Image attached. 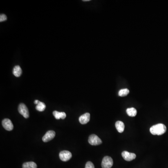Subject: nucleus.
<instances>
[{
	"instance_id": "f257e3e1",
	"label": "nucleus",
	"mask_w": 168,
	"mask_h": 168,
	"mask_svg": "<svg viewBox=\"0 0 168 168\" xmlns=\"http://www.w3.org/2000/svg\"><path fill=\"white\" fill-rule=\"evenodd\" d=\"M166 126L161 123L153 126L150 129V133L153 135H162L166 132Z\"/></svg>"
},
{
	"instance_id": "f03ea898",
	"label": "nucleus",
	"mask_w": 168,
	"mask_h": 168,
	"mask_svg": "<svg viewBox=\"0 0 168 168\" xmlns=\"http://www.w3.org/2000/svg\"><path fill=\"white\" fill-rule=\"evenodd\" d=\"M90 144L94 146H97L102 143V140L96 135L93 134L90 135L88 138Z\"/></svg>"
},
{
	"instance_id": "7ed1b4c3",
	"label": "nucleus",
	"mask_w": 168,
	"mask_h": 168,
	"mask_svg": "<svg viewBox=\"0 0 168 168\" xmlns=\"http://www.w3.org/2000/svg\"><path fill=\"white\" fill-rule=\"evenodd\" d=\"M113 160L109 156H105L102 160L101 167L102 168H111L113 166Z\"/></svg>"
},
{
	"instance_id": "20e7f679",
	"label": "nucleus",
	"mask_w": 168,
	"mask_h": 168,
	"mask_svg": "<svg viewBox=\"0 0 168 168\" xmlns=\"http://www.w3.org/2000/svg\"><path fill=\"white\" fill-rule=\"evenodd\" d=\"M18 112L20 114L27 119L29 117V112L28 108L24 103H20L18 106Z\"/></svg>"
},
{
	"instance_id": "39448f33",
	"label": "nucleus",
	"mask_w": 168,
	"mask_h": 168,
	"mask_svg": "<svg viewBox=\"0 0 168 168\" xmlns=\"http://www.w3.org/2000/svg\"><path fill=\"white\" fill-rule=\"evenodd\" d=\"M59 156L61 161L63 162H67L71 158L72 154L69 151L64 150L60 152Z\"/></svg>"
},
{
	"instance_id": "423d86ee",
	"label": "nucleus",
	"mask_w": 168,
	"mask_h": 168,
	"mask_svg": "<svg viewBox=\"0 0 168 168\" xmlns=\"http://www.w3.org/2000/svg\"><path fill=\"white\" fill-rule=\"evenodd\" d=\"M55 135L56 133L55 131H53V130H49V131H47L45 135L43 136L42 138V140L45 143L49 142L54 138Z\"/></svg>"
},
{
	"instance_id": "0eeeda50",
	"label": "nucleus",
	"mask_w": 168,
	"mask_h": 168,
	"mask_svg": "<svg viewBox=\"0 0 168 168\" xmlns=\"http://www.w3.org/2000/svg\"><path fill=\"white\" fill-rule=\"evenodd\" d=\"M2 125L3 128L7 131H11L13 129L14 126L12 121L9 119H4L2 121Z\"/></svg>"
},
{
	"instance_id": "6e6552de",
	"label": "nucleus",
	"mask_w": 168,
	"mask_h": 168,
	"mask_svg": "<svg viewBox=\"0 0 168 168\" xmlns=\"http://www.w3.org/2000/svg\"><path fill=\"white\" fill-rule=\"evenodd\" d=\"M121 155L124 159L127 161H131L136 158V155L132 153H129L127 151H124L122 152Z\"/></svg>"
},
{
	"instance_id": "1a4fd4ad",
	"label": "nucleus",
	"mask_w": 168,
	"mask_h": 168,
	"mask_svg": "<svg viewBox=\"0 0 168 168\" xmlns=\"http://www.w3.org/2000/svg\"><path fill=\"white\" fill-rule=\"evenodd\" d=\"M90 119V114L89 113H86L82 114L79 118V121L81 124H85L89 121Z\"/></svg>"
},
{
	"instance_id": "9d476101",
	"label": "nucleus",
	"mask_w": 168,
	"mask_h": 168,
	"mask_svg": "<svg viewBox=\"0 0 168 168\" xmlns=\"http://www.w3.org/2000/svg\"><path fill=\"white\" fill-rule=\"evenodd\" d=\"M53 115L56 120H59L60 119H65L66 117V114L65 112H59L57 111H53Z\"/></svg>"
},
{
	"instance_id": "9b49d317",
	"label": "nucleus",
	"mask_w": 168,
	"mask_h": 168,
	"mask_svg": "<svg viewBox=\"0 0 168 168\" xmlns=\"http://www.w3.org/2000/svg\"><path fill=\"white\" fill-rule=\"evenodd\" d=\"M115 127H116L117 131L119 132V133H123L124 130V124L122 121H116V123H115Z\"/></svg>"
},
{
	"instance_id": "f8f14e48",
	"label": "nucleus",
	"mask_w": 168,
	"mask_h": 168,
	"mask_svg": "<svg viewBox=\"0 0 168 168\" xmlns=\"http://www.w3.org/2000/svg\"><path fill=\"white\" fill-rule=\"evenodd\" d=\"M13 74L16 77H20L22 74V70L20 66L19 65L15 66L13 69Z\"/></svg>"
},
{
	"instance_id": "ddd939ff",
	"label": "nucleus",
	"mask_w": 168,
	"mask_h": 168,
	"mask_svg": "<svg viewBox=\"0 0 168 168\" xmlns=\"http://www.w3.org/2000/svg\"><path fill=\"white\" fill-rule=\"evenodd\" d=\"M22 168H37V165L33 162H26L22 164Z\"/></svg>"
},
{
	"instance_id": "4468645a",
	"label": "nucleus",
	"mask_w": 168,
	"mask_h": 168,
	"mask_svg": "<svg viewBox=\"0 0 168 168\" xmlns=\"http://www.w3.org/2000/svg\"><path fill=\"white\" fill-rule=\"evenodd\" d=\"M128 115L131 117H135L137 114V110L134 108H129L126 110Z\"/></svg>"
},
{
	"instance_id": "2eb2a0df",
	"label": "nucleus",
	"mask_w": 168,
	"mask_h": 168,
	"mask_svg": "<svg viewBox=\"0 0 168 168\" xmlns=\"http://www.w3.org/2000/svg\"><path fill=\"white\" fill-rule=\"evenodd\" d=\"M46 109V105L44 102L39 101L38 104L36 105V109L39 112H43Z\"/></svg>"
},
{
	"instance_id": "dca6fc26",
	"label": "nucleus",
	"mask_w": 168,
	"mask_h": 168,
	"mask_svg": "<svg viewBox=\"0 0 168 168\" xmlns=\"http://www.w3.org/2000/svg\"><path fill=\"white\" fill-rule=\"evenodd\" d=\"M129 93V90L128 89L125 88L120 90L118 94L120 97H124V96H127Z\"/></svg>"
},
{
	"instance_id": "f3484780",
	"label": "nucleus",
	"mask_w": 168,
	"mask_h": 168,
	"mask_svg": "<svg viewBox=\"0 0 168 168\" xmlns=\"http://www.w3.org/2000/svg\"><path fill=\"white\" fill-rule=\"evenodd\" d=\"M85 168H95L94 165L91 162H87L85 164Z\"/></svg>"
},
{
	"instance_id": "a211bd4d",
	"label": "nucleus",
	"mask_w": 168,
	"mask_h": 168,
	"mask_svg": "<svg viewBox=\"0 0 168 168\" xmlns=\"http://www.w3.org/2000/svg\"><path fill=\"white\" fill-rule=\"evenodd\" d=\"M7 19L6 16L4 14H1L0 16V22H2L5 21Z\"/></svg>"
},
{
	"instance_id": "6ab92c4d",
	"label": "nucleus",
	"mask_w": 168,
	"mask_h": 168,
	"mask_svg": "<svg viewBox=\"0 0 168 168\" xmlns=\"http://www.w3.org/2000/svg\"><path fill=\"white\" fill-rule=\"evenodd\" d=\"M39 100H35L34 101V104H35L37 105L38 103H39Z\"/></svg>"
},
{
	"instance_id": "aec40b11",
	"label": "nucleus",
	"mask_w": 168,
	"mask_h": 168,
	"mask_svg": "<svg viewBox=\"0 0 168 168\" xmlns=\"http://www.w3.org/2000/svg\"><path fill=\"white\" fill-rule=\"evenodd\" d=\"M83 1H90V0H84Z\"/></svg>"
}]
</instances>
